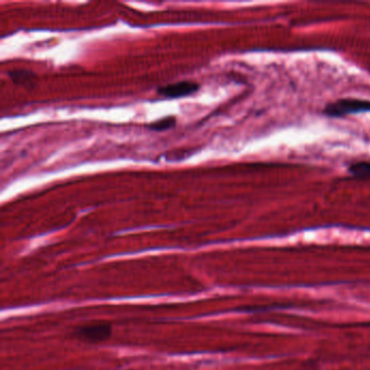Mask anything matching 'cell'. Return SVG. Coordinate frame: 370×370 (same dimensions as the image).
<instances>
[{
	"mask_svg": "<svg viewBox=\"0 0 370 370\" xmlns=\"http://www.w3.org/2000/svg\"><path fill=\"white\" fill-rule=\"evenodd\" d=\"M11 80L19 85H29L33 82L35 74L27 70H15L9 73Z\"/></svg>",
	"mask_w": 370,
	"mask_h": 370,
	"instance_id": "4",
	"label": "cell"
},
{
	"mask_svg": "<svg viewBox=\"0 0 370 370\" xmlns=\"http://www.w3.org/2000/svg\"><path fill=\"white\" fill-rule=\"evenodd\" d=\"M176 118L173 116H168V118H162V120L158 121V122L152 123L150 124L149 128L152 130H158V132H162V130H170V128L175 126Z\"/></svg>",
	"mask_w": 370,
	"mask_h": 370,
	"instance_id": "6",
	"label": "cell"
},
{
	"mask_svg": "<svg viewBox=\"0 0 370 370\" xmlns=\"http://www.w3.org/2000/svg\"><path fill=\"white\" fill-rule=\"evenodd\" d=\"M299 370H317V369H314V368H306V369H299Z\"/></svg>",
	"mask_w": 370,
	"mask_h": 370,
	"instance_id": "7",
	"label": "cell"
},
{
	"mask_svg": "<svg viewBox=\"0 0 370 370\" xmlns=\"http://www.w3.org/2000/svg\"><path fill=\"white\" fill-rule=\"evenodd\" d=\"M200 88V85L196 82L184 81V82L175 83V84L167 85L161 87L158 90V94L165 98H181V97L189 96L195 94Z\"/></svg>",
	"mask_w": 370,
	"mask_h": 370,
	"instance_id": "3",
	"label": "cell"
},
{
	"mask_svg": "<svg viewBox=\"0 0 370 370\" xmlns=\"http://www.w3.org/2000/svg\"><path fill=\"white\" fill-rule=\"evenodd\" d=\"M73 336L87 343H101L112 336V326L109 322H95L76 328Z\"/></svg>",
	"mask_w": 370,
	"mask_h": 370,
	"instance_id": "1",
	"label": "cell"
},
{
	"mask_svg": "<svg viewBox=\"0 0 370 370\" xmlns=\"http://www.w3.org/2000/svg\"><path fill=\"white\" fill-rule=\"evenodd\" d=\"M349 172L356 177H370V163L369 162H357V163L352 164Z\"/></svg>",
	"mask_w": 370,
	"mask_h": 370,
	"instance_id": "5",
	"label": "cell"
},
{
	"mask_svg": "<svg viewBox=\"0 0 370 370\" xmlns=\"http://www.w3.org/2000/svg\"><path fill=\"white\" fill-rule=\"evenodd\" d=\"M370 111V101L361 99H341L332 104H328L324 109V114L334 118L348 116V114H358Z\"/></svg>",
	"mask_w": 370,
	"mask_h": 370,
	"instance_id": "2",
	"label": "cell"
}]
</instances>
